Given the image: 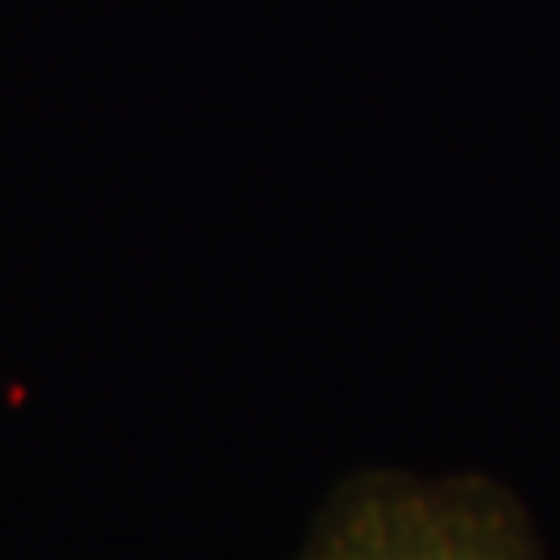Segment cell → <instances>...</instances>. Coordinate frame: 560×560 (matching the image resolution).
Here are the masks:
<instances>
[{
  "label": "cell",
  "instance_id": "1",
  "mask_svg": "<svg viewBox=\"0 0 560 560\" xmlns=\"http://www.w3.org/2000/svg\"><path fill=\"white\" fill-rule=\"evenodd\" d=\"M303 560H544L523 506L486 478L382 474L328 506Z\"/></svg>",
  "mask_w": 560,
  "mask_h": 560
}]
</instances>
